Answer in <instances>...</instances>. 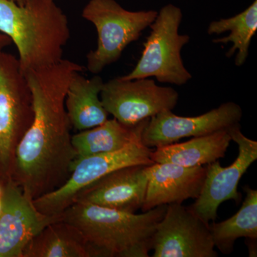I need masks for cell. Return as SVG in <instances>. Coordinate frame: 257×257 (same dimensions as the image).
<instances>
[{
  "mask_svg": "<svg viewBox=\"0 0 257 257\" xmlns=\"http://www.w3.org/2000/svg\"><path fill=\"white\" fill-rule=\"evenodd\" d=\"M12 43L13 42L9 37L0 32V51H3L5 47L10 46Z\"/></svg>",
  "mask_w": 257,
  "mask_h": 257,
  "instance_id": "obj_21",
  "label": "cell"
},
{
  "mask_svg": "<svg viewBox=\"0 0 257 257\" xmlns=\"http://www.w3.org/2000/svg\"><path fill=\"white\" fill-rule=\"evenodd\" d=\"M3 197L0 198V213H1L2 210H3Z\"/></svg>",
  "mask_w": 257,
  "mask_h": 257,
  "instance_id": "obj_23",
  "label": "cell"
},
{
  "mask_svg": "<svg viewBox=\"0 0 257 257\" xmlns=\"http://www.w3.org/2000/svg\"><path fill=\"white\" fill-rule=\"evenodd\" d=\"M231 142L227 130H221L184 143L157 147L152 150L150 158L154 163H172L185 167L207 165L224 158Z\"/></svg>",
  "mask_w": 257,
  "mask_h": 257,
  "instance_id": "obj_15",
  "label": "cell"
},
{
  "mask_svg": "<svg viewBox=\"0 0 257 257\" xmlns=\"http://www.w3.org/2000/svg\"><path fill=\"white\" fill-rule=\"evenodd\" d=\"M256 30L257 0H254L252 4L239 14L211 22L208 26L207 33L210 35H220L229 32L227 37L215 39L213 40V42L224 45L232 43L226 57H231L236 54L235 64L241 67L247 60L251 40Z\"/></svg>",
  "mask_w": 257,
  "mask_h": 257,
  "instance_id": "obj_20",
  "label": "cell"
},
{
  "mask_svg": "<svg viewBox=\"0 0 257 257\" xmlns=\"http://www.w3.org/2000/svg\"><path fill=\"white\" fill-rule=\"evenodd\" d=\"M81 73H74L65 98L66 110L71 125L78 131L99 126L105 122L109 116L100 98L104 83L102 78L96 75L87 79Z\"/></svg>",
  "mask_w": 257,
  "mask_h": 257,
  "instance_id": "obj_16",
  "label": "cell"
},
{
  "mask_svg": "<svg viewBox=\"0 0 257 257\" xmlns=\"http://www.w3.org/2000/svg\"><path fill=\"white\" fill-rule=\"evenodd\" d=\"M243 116L241 106L233 101L195 116H182L166 111L152 116L144 128L142 142L152 148L177 143L186 138H197L227 130L239 124Z\"/></svg>",
  "mask_w": 257,
  "mask_h": 257,
  "instance_id": "obj_11",
  "label": "cell"
},
{
  "mask_svg": "<svg viewBox=\"0 0 257 257\" xmlns=\"http://www.w3.org/2000/svg\"><path fill=\"white\" fill-rule=\"evenodd\" d=\"M227 132L231 141L238 145V157L229 167H221L219 160L207 165L200 195L189 207L208 224L216 220L218 208L225 201L241 202V194L237 189L240 179L257 160V142L243 135L239 123L230 126Z\"/></svg>",
  "mask_w": 257,
  "mask_h": 257,
  "instance_id": "obj_9",
  "label": "cell"
},
{
  "mask_svg": "<svg viewBox=\"0 0 257 257\" xmlns=\"http://www.w3.org/2000/svg\"><path fill=\"white\" fill-rule=\"evenodd\" d=\"M0 32L18 49L25 76L60 62L70 38L68 19L55 0H28L23 6L0 0Z\"/></svg>",
  "mask_w": 257,
  "mask_h": 257,
  "instance_id": "obj_3",
  "label": "cell"
},
{
  "mask_svg": "<svg viewBox=\"0 0 257 257\" xmlns=\"http://www.w3.org/2000/svg\"><path fill=\"white\" fill-rule=\"evenodd\" d=\"M147 187L142 210L159 206L182 204L197 199L202 192L207 168L185 167L172 163H153L146 167Z\"/></svg>",
  "mask_w": 257,
  "mask_h": 257,
  "instance_id": "obj_14",
  "label": "cell"
},
{
  "mask_svg": "<svg viewBox=\"0 0 257 257\" xmlns=\"http://www.w3.org/2000/svg\"><path fill=\"white\" fill-rule=\"evenodd\" d=\"M23 257H94L76 226L60 219L45 226L28 243Z\"/></svg>",
  "mask_w": 257,
  "mask_h": 257,
  "instance_id": "obj_18",
  "label": "cell"
},
{
  "mask_svg": "<svg viewBox=\"0 0 257 257\" xmlns=\"http://www.w3.org/2000/svg\"><path fill=\"white\" fill-rule=\"evenodd\" d=\"M84 71V66L62 59L25 74L34 118L17 147L12 179L32 200L60 188L70 176L76 154L65 98L74 73Z\"/></svg>",
  "mask_w": 257,
  "mask_h": 257,
  "instance_id": "obj_1",
  "label": "cell"
},
{
  "mask_svg": "<svg viewBox=\"0 0 257 257\" xmlns=\"http://www.w3.org/2000/svg\"><path fill=\"white\" fill-rule=\"evenodd\" d=\"M167 206L137 214L75 202L59 216L82 233L94 257H148Z\"/></svg>",
  "mask_w": 257,
  "mask_h": 257,
  "instance_id": "obj_2",
  "label": "cell"
},
{
  "mask_svg": "<svg viewBox=\"0 0 257 257\" xmlns=\"http://www.w3.org/2000/svg\"><path fill=\"white\" fill-rule=\"evenodd\" d=\"M34 118L33 99L18 58L0 51V179H12L15 152Z\"/></svg>",
  "mask_w": 257,
  "mask_h": 257,
  "instance_id": "obj_6",
  "label": "cell"
},
{
  "mask_svg": "<svg viewBox=\"0 0 257 257\" xmlns=\"http://www.w3.org/2000/svg\"><path fill=\"white\" fill-rule=\"evenodd\" d=\"M151 152L140 138L118 151L84 157L74 164L62 187L35 199L34 204L45 215L59 216L75 202L79 193L107 174L127 166L152 165Z\"/></svg>",
  "mask_w": 257,
  "mask_h": 257,
  "instance_id": "obj_7",
  "label": "cell"
},
{
  "mask_svg": "<svg viewBox=\"0 0 257 257\" xmlns=\"http://www.w3.org/2000/svg\"><path fill=\"white\" fill-rule=\"evenodd\" d=\"M157 14L155 10L130 11L115 0H90L82 16L94 25L98 40L95 50L87 55V70L99 74L119 60L126 47L150 28Z\"/></svg>",
  "mask_w": 257,
  "mask_h": 257,
  "instance_id": "obj_5",
  "label": "cell"
},
{
  "mask_svg": "<svg viewBox=\"0 0 257 257\" xmlns=\"http://www.w3.org/2000/svg\"><path fill=\"white\" fill-rule=\"evenodd\" d=\"M59 219L60 216H47L37 210L13 179L6 181L0 213V257H23L32 238Z\"/></svg>",
  "mask_w": 257,
  "mask_h": 257,
  "instance_id": "obj_12",
  "label": "cell"
},
{
  "mask_svg": "<svg viewBox=\"0 0 257 257\" xmlns=\"http://www.w3.org/2000/svg\"><path fill=\"white\" fill-rule=\"evenodd\" d=\"M182 20V12L178 7H163L150 26L151 32L144 43L141 57L135 68L121 78L155 77L158 82L178 86L188 82L192 76L184 67L182 50L190 37L179 33Z\"/></svg>",
  "mask_w": 257,
  "mask_h": 257,
  "instance_id": "obj_4",
  "label": "cell"
},
{
  "mask_svg": "<svg viewBox=\"0 0 257 257\" xmlns=\"http://www.w3.org/2000/svg\"><path fill=\"white\" fill-rule=\"evenodd\" d=\"M149 120L128 126L113 118L95 127L72 135V143L76 154L74 163L84 157L111 153L124 148L134 140L142 138Z\"/></svg>",
  "mask_w": 257,
  "mask_h": 257,
  "instance_id": "obj_17",
  "label": "cell"
},
{
  "mask_svg": "<svg viewBox=\"0 0 257 257\" xmlns=\"http://www.w3.org/2000/svg\"><path fill=\"white\" fill-rule=\"evenodd\" d=\"M103 106L114 119L128 126L166 111H172L179 93L172 87L157 85L150 78L123 79L104 82L100 93Z\"/></svg>",
  "mask_w": 257,
  "mask_h": 257,
  "instance_id": "obj_8",
  "label": "cell"
},
{
  "mask_svg": "<svg viewBox=\"0 0 257 257\" xmlns=\"http://www.w3.org/2000/svg\"><path fill=\"white\" fill-rule=\"evenodd\" d=\"M243 189L246 196L239 210L226 220L209 224L214 246L224 254L232 252L239 238L257 239V191L248 185Z\"/></svg>",
  "mask_w": 257,
  "mask_h": 257,
  "instance_id": "obj_19",
  "label": "cell"
},
{
  "mask_svg": "<svg viewBox=\"0 0 257 257\" xmlns=\"http://www.w3.org/2000/svg\"><path fill=\"white\" fill-rule=\"evenodd\" d=\"M10 1L14 2L16 4L20 5V6H23V5H25V3H27L28 0H10Z\"/></svg>",
  "mask_w": 257,
  "mask_h": 257,
  "instance_id": "obj_22",
  "label": "cell"
},
{
  "mask_svg": "<svg viewBox=\"0 0 257 257\" xmlns=\"http://www.w3.org/2000/svg\"><path fill=\"white\" fill-rule=\"evenodd\" d=\"M146 167L132 165L113 171L82 190L75 202L135 213L143 207L146 196Z\"/></svg>",
  "mask_w": 257,
  "mask_h": 257,
  "instance_id": "obj_13",
  "label": "cell"
},
{
  "mask_svg": "<svg viewBox=\"0 0 257 257\" xmlns=\"http://www.w3.org/2000/svg\"><path fill=\"white\" fill-rule=\"evenodd\" d=\"M209 224L182 204H168L154 234L152 256L217 257Z\"/></svg>",
  "mask_w": 257,
  "mask_h": 257,
  "instance_id": "obj_10",
  "label": "cell"
}]
</instances>
